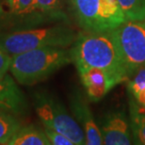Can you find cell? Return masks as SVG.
<instances>
[{
    "label": "cell",
    "instance_id": "obj_1",
    "mask_svg": "<svg viewBox=\"0 0 145 145\" xmlns=\"http://www.w3.org/2000/svg\"><path fill=\"white\" fill-rule=\"evenodd\" d=\"M77 71L96 67L105 70L120 84L130 78L111 31L78 32L70 48Z\"/></svg>",
    "mask_w": 145,
    "mask_h": 145
},
{
    "label": "cell",
    "instance_id": "obj_2",
    "mask_svg": "<svg viewBox=\"0 0 145 145\" xmlns=\"http://www.w3.org/2000/svg\"><path fill=\"white\" fill-rule=\"evenodd\" d=\"M72 63L68 47H43L11 57L10 72L22 85H33L46 79Z\"/></svg>",
    "mask_w": 145,
    "mask_h": 145
},
{
    "label": "cell",
    "instance_id": "obj_3",
    "mask_svg": "<svg viewBox=\"0 0 145 145\" xmlns=\"http://www.w3.org/2000/svg\"><path fill=\"white\" fill-rule=\"evenodd\" d=\"M77 34L68 24L59 23L51 27L0 34V47L11 57L38 48L69 47L74 43Z\"/></svg>",
    "mask_w": 145,
    "mask_h": 145
},
{
    "label": "cell",
    "instance_id": "obj_4",
    "mask_svg": "<svg viewBox=\"0 0 145 145\" xmlns=\"http://www.w3.org/2000/svg\"><path fill=\"white\" fill-rule=\"evenodd\" d=\"M72 15L82 31H111L126 21L118 0H68Z\"/></svg>",
    "mask_w": 145,
    "mask_h": 145
},
{
    "label": "cell",
    "instance_id": "obj_5",
    "mask_svg": "<svg viewBox=\"0 0 145 145\" xmlns=\"http://www.w3.org/2000/svg\"><path fill=\"white\" fill-rule=\"evenodd\" d=\"M33 106L43 126L65 135L74 145L86 144L85 134L79 123L53 94L45 91L34 92Z\"/></svg>",
    "mask_w": 145,
    "mask_h": 145
},
{
    "label": "cell",
    "instance_id": "obj_6",
    "mask_svg": "<svg viewBox=\"0 0 145 145\" xmlns=\"http://www.w3.org/2000/svg\"><path fill=\"white\" fill-rule=\"evenodd\" d=\"M111 33L129 76L145 68V19L126 20Z\"/></svg>",
    "mask_w": 145,
    "mask_h": 145
},
{
    "label": "cell",
    "instance_id": "obj_7",
    "mask_svg": "<svg viewBox=\"0 0 145 145\" xmlns=\"http://www.w3.org/2000/svg\"><path fill=\"white\" fill-rule=\"evenodd\" d=\"M55 22L51 16L36 10L34 0H0V34Z\"/></svg>",
    "mask_w": 145,
    "mask_h": 145
},
{
    "label": "cell",
    "instance_id": "obj_8",
    "mask_svg": "<svg viewBox=\"0 0 145 145\" xmlns=\"http://www.w3.org/2000/svg\"><path fill=\"white\" fill-rule=\"evenodd\" d=\"M88 98L79 89H74L69 95V105L72 117L83 129L86 138V144L101 145L103 138L99 124L92 115L88 103Z\"/></svg>",
    "mask_w": 145,
    "mask_h": 145
},
{
    "label": "cell",
    "instance_id": "obj_9",
    "mask_svg": "<svg viewBox=\"0 0 145 145\" xmlns=\"http://www.w3.org/2000/svg\"><path fill=\"white\" fill-rule=\"evenodd\" d=\"M99 128L106 145H129L133 143L129 116L123 110H110L103 116Z\"/></svg>",
    "mask_w": 145,
    "mask_h": 145
},
{
    "label": "cell",
    "instance_id": "obj_10",
    "mask_svg": "<svg viewBox=\"0 0 145 145\" xmlns=\"http://www.w3.org/2000/svg\"><path fill=\"white\" fill-rule=\"evenodd\" d=\"M85 94L89 102H99L118 84L108 72L101 68L91 67L78 71Z\"/></svg>",
    "mask_w": 145,
    "mask_h": 145
},
{
    "label": "cell",
    "instance_id": "obj_11",
    "mask_svg": "<svg viewBox=\"0 0 145 145\" xmlns=\"http://www.w3.org/2000/svg\"><path fill=\"white\" fill-rule=\"evenodd\" d=\"M27 98L10 75L0 76V108L20 116L27 113Z\"/></svg>",
    "mask_w": 145,
    "mask_h": 145
},
{
    "label": "cell",
    "instance_id": "obj_12",
    "mask_svg": "<svg viewBox=\"0 0 145 145\" xmlns=\"http://www.w3.org/2000/svg\"><path fill=\"white\" fill-rule=\"evenodd\" d=\"M8 145H51L44 129L33 124L21 125L8 140Z\"/></svg>",
    "mask_w": 145,
    "mask_h": 145
},
{
    "label": "cell",
    "instance_id": "obj_13",
    "mask_svg": "<svg viewBox=\"0 0 145 145\" xmlns=\"http://www.w3.org/2000/svg\"><path fill=\"white\" fill-rule=\"evenodd\" d=\"M129 96V120L133 143L145 145V109L138 105L131 94Z\"/></svg>",
    "mask_w": 145,
    "mask_h": 145
},
{
    "label": "cell",
    "instance_id": "obj_14",
    "mask_svg": "<svg viewBox=\"0 0 145 145\" xmlns=\"http://www.w3.org/2000/svg\"><path fill=\"white\" fill-rule=\"evenodd\" d=\"M68 0H34L36 10L51 16L57 23L68 24V16L64 12L63 8Z\"/></svg>",
    "mask_w": 145,
    "mask_h": 145
},
{
    "label": "cell",
    "instance_id": "obj_15",
    "mask_svg": "<svg viewBox=\"0 0 145 145\" xmlns=\"http://www.w3.org/2000/svg\"><path fill=\"white\" fill-rule=\"evenodd\" d=\"M21 125L22 121L18 116L0 108V144H8Z\"/></svg>",
    "mask_w": 145,
    "mask_h": 145
},
{
    "label": "cell",
    "instance_id": "obj_16",
    "mask_svg": "<svg viewBox=\"0 0 145 145\" xmlns=\"http://www.w3.org/2000/svg\"><path fill=\"white\" fill-rule=\"evenodd\" d=\"M127 89L135 101L145 109V68H141L133 74L132 79H128Z\"/></svg>",
    "mask_w": 145,
    "mask_h": 145
},
{
    "label": "cell",
    "instance_id": "obj_17",
    "mask_svg": "<svg viewBox=\"0 0 145 145\" xmlns=\"http://www.w3.org/2000/svg\"><path fill=\"white\" fill-rule=\"evenodd\" d=\"M127 20L145 19V0H118Z\"/></svg>",
    "mask_w": 145,
    "mask_h": 145
},
{
    "label": "cell",
    "instance_id": "obj_18",
    "mask_svg": "<svg viewBox=\"0 0 145 145\" xmlns=\"http://www.w3.org/2000/svg\"><path fill=\"white\" fill-rule=\"evenodd\" d=\"M44 132L46 136H47L49 141L53 145H74V143L66 137L65 135L61 134V133L56 131V130L49 128V127L44 126Z\"/></svg>",
    "mask_w": 145,
    "mask_h": 145
},
{
    "label": "cell",
    "instance_id": "obj_19",
    "mask_svg": "<svg viewBox=\"0 0 145 145\" xmlns=\"http://www.w3.org/2000/svg\"><path fill=\"white\" fill-rule=\"evenodd\" d=\"M11 56L0 47V76H4L10 71Z\"/></svg>",
    "mask_w": 145,
    "mask_h": 145
}]
</instances>
